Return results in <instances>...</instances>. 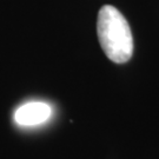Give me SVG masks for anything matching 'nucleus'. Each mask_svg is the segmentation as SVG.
Returning <instances> with one entry per match:
<instances>
[{
    "label": "nucleus",
    "instance_id": "f257e3e1",
    "mask_svg": "<svg viewBox=\"0 0 159 159\" xmlns=\"http://www.w3.org/2000/svg\"><path fill=\"white\" fill-rule=\"evenodd\" d=\"M98 39L106 57L117 64L129 61L133 53V37L125 17L116 7L105 5L98 13Z\"/></svg>",
    "mask_w": 159,
    "mask_h": 159
},
{
    "label": "nucleus",
    "instance_id": "f03ea898",
    "mask_svg": "<svg viewBox=\"0 0 159 159\" xmlns=\"http://www.w3.org/2000/svg\"><path fill=\"white\" fill-rule=\"evenodd\" d=\"M52 108L46 102H27L18 108L14 113V120L18 125L35 126L45 123L51 117Z\"/></svg>",
    "mask_w": 159,
    "mask_h": 159
}]
</instances>
